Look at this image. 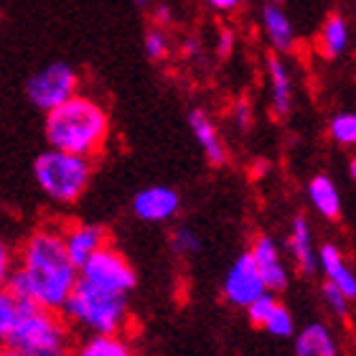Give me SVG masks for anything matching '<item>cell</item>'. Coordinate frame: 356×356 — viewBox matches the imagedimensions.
<instances>
[{"label": "cell", "instance_id": "14", "mask_svg": "<svg viewBox=\"0 0 356 356\" xmlns=\"http://www.w3.org/2000/svg\"><path fill=\"white\" fill-rule=\"evenodd\" d=\"M318 265H321V273L326 275L328 282H334L336 288L341 290L343 296L349 298V300H356V273L346 265L343 260L341 250L331 242L318 247Z\"/></svg>", "mask_w": 356, "mask_h": 356}, {"label": "cell", "instance_id": "25", "mask_svg": "<svg viewBox=\"0 0 356 356\" xmlns=\"http://www.w3.org/2000/svg\"><path fill=\"white\" fill-rule=\"evenodd\" d=\"M143 49H145V56L150 61H163L168 56V36L163 33V29H148L145 31V38H143Z\"/></svg>", "mask_w": 356, "mask_h": 356}, {"label": "cell", "instance_id": "31", "mask_svg": "<svg viewBox=\"0 0 356 356\" xmlns=\"http://www.w3.org/2000/svg\"><path fill=\"white\" fill-rule=\"evenodd\" d=\"M13 254H10V250H8V245H0V280L6 282L8 275L13 273Z\"/></svg>", "mask_w": 356, "mask_h": 356}, {"label": "cell", "instance_id": "30", "mask_svg": "<svg viewBox=\"0 0 356 356\" xmlns=\"http://www.w3.org/2000/svg\"><path fill=\"white\" fill-rule=\"evenodd\" d=\"M153 21H156L158 29H165V26H171V23H173V10H171V6L161 3V6L153 8Z\"/></svg>", "mask_w": 356, "mask_h": 356}, {"label": "cell", "instance_id": "24", "mask_svg": "<svg viewBox=\"0 0 356 356\" xmlns=\"http://www.w3.org/2000/svg\"><path fill=\"white\" fill-rule=\"evenodd\" d=\"M280 303L277 298H275L273 290H267L265 296H260L257 300H254L250 308H247V318H250V323L257 328H265L267 318H270V313L275 311V305Z\"/></svg>", "mask_w": 356, "mask_h": 356}, {"label": "cell", "instance_id": "32", "mask_svg": "<svg viewBox=\"0 0 356 356\" xmlns=\"http://www.w3.org/2000/svg\"><path fill=\"white\" fill-rule=\"evenodd\" d=\"M209 6L216 8V10H224V13H229V10H237L239 3H245V0H207Z\"/></svg>", "mask_w": 356, "mask_h": 356}, {"label": "cell", "instance_id": "16", "mask_svg": "<svg viewBox=\"0 0 356 356\" xmlns=\"http://www.w3.org/2000/svg\"><path fill=\"white\" fill-rule=\"evenodd\" d=\"M262 29H265V36L270 41V46L275 49V54L293 51L296 31H293V23H290V18L277 3H267L262 8Z\"/></svg>", "mask_w": 356, "mask_h": 356}, {"label": "cell", "instance_id": "5", "mask_svg": "<svg viewBox=\"0 0 356 356\" xmlns=\"http://www.w3.org/2000/svg\"><path fill=\"white\" fill-rule=\"evenodd\" d=\"M33 178L38 188L54 204H76L92 181V161L82 156H72L64 150L46 148L33 161Z\"/></svg>", "mask_w": 356, "mask_h": 356}, {"label": "cell", "instance_id": "27", "mask_svg": "<svg viewBox=\"0 0 356 356\" xmlns=\"http://www.w3.org/2000/svg\"><path fill=\"white\" fill-rule=\"evenodd\" d=\"M321 293H323V300H326V305L328 308H331V311L336 313V316H339V318H349V298L343 296L341 290L336 288L334 282H323V288H321Z\"/></svg>", "mask_w": 356, "mask_h": 356}, {"label": "cell", "instance_id": "4", "mask_svg": "<svg viewBox=\"0 0 356 356\" xmlns=\"http://www.w3.org/2000/svg\"><path fill=\"white\" fill-rule=\"evenodd\" d=\"M61 316L92 336H118L127 326L130 305L127 296H118L110 290L95 288L79 277L74 293L61 308Z\"/></svg>", "mask_w": 356, "mask_h": 356}, {"label": "cell", "instance_id": "1", "mask_svg": "<svg viewBox=\"0 0 356 356\" xmlns=\"http://www.w3.org/2000/svg\"><path fill=\"white\" fill-rule=\"evenodd\" d=\"M31 280V300L49 311H61L79 282V267L72 262L64 232L36 229L21 247V262Z\"/></svg>", "mask_w": 356, "mask_h": 356}, {"label": "cell", "instance_id": "6", "mask_svg": "<svg viewBox=\"0 0 356 356\" xmlns=\"http://www.w3.org/2000/svg\"><path fill=\"white\" fill-rule=\"evenodd\" d=\"M79 74L67 61H51L29 76L26 82V97L29 102L41 112H51L69 102L79 92Z\"/></svg>", "mask_w": 356, "mask_h": 356}, {"label": "cell", "instance_id": "38", "mask_svg": "<svg viewBox=\"0 0 356 356\" xmlns=\"http://www.w3.org/2000/svg\"><path fill=\"white\" fill-rule=\"evenodd\" d=\"M245 3H250V0H245Z\"/></svg>", "mask_w": 356, "mask_h": 356}, {"label": "cell", "instance_id": "29", "mask_svg": "<svg viewBox=\"0 0 356 356\" xmlns=\"http://www.w3.org/2000/svg\"><path fill=\"white\" fill-rule=\"evenodd\" d=\"M234 31H229V29H222L219 31V41H216V56L219 59H229L232 56V51H234Z\"/></svg>", "mask_w": 356, "mask_h": 356}, {"label": "cell", "instance_id": "8", "mask_svg": "<svg viewBox=\"0 0 356 356\" xmlns=\"http://www.w3.org/2000/svg\"><path fill=\"white\" fill-rule=\"evenodd\" d=\"M222 293L227 303H232L234 308H245V311L257 300V298L267 293V285H265V280H262L260 267H257V262H254L250 250L242 252L237 260L232 262V267L227 270V275H224Z\"/></svg>", "mask_w": 356, "mask_h": 356}, {"label": "cell", "instance_id": "11", "mask_svg": "<svg viewBox=\"0 0 356 356\" xmlns=\"http://www.w3.org/2000/svg\"><path fill=\"white\" fill-rule=\"evenodd\" d=\"M64 239L72 262L82 270L102 247H107V229L99 224H74L64 232Z\"/></svg>", "mask_w": 356, "mask_h": 356}, {"label": "cell", "instance_id": "34", "mask_svg": "<svg viewBox=\"0 0 356 356\" xmlns=\"http://www.w3.org/2000/svg\"><path fill=\"white\" fill-rule=\"evenodd\" d=\"M0 356H31V354H23V351H15V349H8V346H3V354Z\"/></svg>", "mask_w": 356, "mask_h": 356}, {"label": "cell", "instance_id": "7", "mask_svg": "<svg viewBox=\"0 0 356 356\" xmlns=\"http://www.w3.org/2000/svg\"><path fill=\"white\" fill-rule=\"evenodd\" d=\"M79 277L87 280L89 285H95V288L110 290V293H118V296H130L135 285H138V275H135L130 260L110 245L102 247L79 270Z\"/></svg>", "mask_w": 356, "mask_h": 356}, {"label": "cell", "instance_id": "13", "mask_svg": "<svg viewBox=\"0 0 356 356\" xmlns=\"http://www.w3.org/2000/svg\"><path fill=\"white\" fill-rule=\"evenodd\" d=\"M188 127H191L193 138L199 143V148L204 150L209 165L219 168V165L227 163V148H224L222 138H219V130H216V125L211 122L207 110H201V107L188 110Z\"/></svg>", "mask_w": 356, "mask_h": 356}, {"label": "cell", "instance_id": "23", "mask_svg": "<svg viewBox=\"0 0 356 356\" xmlns=\"http://www.w3.org/2000/svg\"><path fill=\"white\" fill-rule=\"evenodd\" d=\"M265 331L270 336H277V339H290V336L296 334V321H293V313H290L282 303H277L275 305V311L270 313V318H267Z\"/></svg>", "mask_w": 356, "mask_h": 356}, {"label": "cell", "instance_id": "9", "mask_svg": "<svg viewBox=\"0 0 356 356\" xmlns=\"http://www.w3.org/2000/svg\"><path fill=\"white\" fill-rule=\"evenodd\" d=\"M178 211H181V193L171 186H148V188L135 193L133 199V214L140 222H171Z\"/></svg>", "mask_w": 356, "mask_h": 356}, {"label": "cell", "instance_id": "37", "mask_svg": "<svg viewBox=\"0 0 356 356\" xmlns=\"http://www.w3.org/2000/svg\"><path fill=\"white\" fill-rule=\"evenodd\" d=\"M267 3H277V0H267Z\"/></svg>", "mask_w": 356, "mask_h": 356}, {"label": "cell", "instance_id": "2", "mask_svg": "<svg viewBox=\"0 0 356 356\" xmlns=\"http://www.w3.org/2000/svg\"><path fill=\"white\" fill-rule=\"evenodd\" d=\"M44 135L49 148L92 161L110 140V115L97 99L76 95L56 110L46 112Z\"/></svg>", "mask_w": 356, "mask_h": 356}, {"label": "cell", "instance_id": "35", "mask_svg": "<svg viewBox=\"0 0 356 356\" xmlns=\"http://www.w3.org/2000/svg\"><path fill=\"white\" fill-rule=\"evenodd\" d=\"M349 173H351V178L356 181V156L351 158V165H349Z\"/></svg>", "mask_w": 356, "mask_h": 356}, {"label": "cell", "instance_id": "36", "mask_svg": "<svg viewBox=\"0 0 356 356\" xmlns=\"http://www.w3.org/2000/svg\"><path fill=\"white\" fill-rule=\"evenodd\" d=\"M133 3H135L138 8H145V6H148V0H133Z\"/></svg>", "mask_w": 356, "mask_h": 356}, {"label": "cell", "instance_id": "12", "mask_svg": "<svg viewBox=\"0 0 356 356\" xmlns=\"http://www.w3.org/2000/svg\"><path fill=\"white\" fill-rule=\"evenodd\" d=\"M288 247H290V254H293V260H296L298 270L308 277L318 273L321 265H318V250H316V242H313V229L308 219L303 214L293 216V222H290V234H288Z\"/></svg>", "mask_w": 356, "mask_h": 356}, {"label": "cell", "instance_id": "10", "mask_svg": "<svg viewBox=\"0 0 356 356\" xmlns=\"http://www.w3.org/2000/svg\"><path fill=\"white\" fill-rule=\"evenodd\" d=\"M250 252H252L254 262L260 267V275H262V280H265L267 290L282 293V290L288 288V280H290L288 270H285V262H282L280 247H277V242H275L273 237L260 234V237L252 242Z\"/></svg>", "mask_w": 356, "mask_h": 356}, {"label": "cell", "instance_id": "19", "mask_svg": "<svg viewBox=\"0 0 356 356\" xmlns=\"http://www.w3.org/2000/svg\"><path fill=\"white\" fill-rule=\"evenodd\" d=\"M349 46V23L343 21V15L331 13L321 29L318 36V49L323 54V59H339Z\"/></svg>", "mask_w": 356, "mask_h": 356}, {"label": "cell", "instance_id": "17", "mask_svg": "<svg viewBox=\"0 0 356 356\" xmlns=\"http://www.w3.org/2000/svg\"><path fill=\"white\" fill-rule=\"evenodd\" d=\"M308 201H311V207L318 211L323 219H331L336 222L339 216H341V193L336 188L334 178L326 176V173H318V176H313L308 181Z\"/></svg>", "mask_w": 356, "mask_h": 356}, {"label": "cell", "instance_id": "33", "mask_svg": "<svg viewBox=\"0 0 356 356\" xmlns=\"http://www.w3.org/2000/svg\"><path fill=\"white\" fill-rule=\"evenodd\" d=\"M184 54L188 56V59H196V56L201 54V44L196 41V38H188V41L184 44Z\"/></svg>", "mask_w": 356, "mask_h": 356}, {"label": "cell", "instance_id": "18", "mask_svg": "<svg viewBox=\"0 0 356 356\" xmlns=\"http://www.w3.org/2000/svg\"><path fill=\"white\" fill-rule=\"evenodd\" d=\"M296 356H339L334 334L323 323H311L296 336Z\"/></svg>", "mask_w": 356, "mask_h": 356}, {"label": "cell", "instance_id": "26", "mask_svg": "<svg viewBox=\"0 0 356 356\" xmlns=\"http://www.w3.org/2000/svg\"><path fill=\"white\" fill-rule=\"evenodd\" d=\"M15 321H18V298L3 290L0 293V339H6L13 331Z\"/></svg>", "mask_w": 356, "mask_h": 356}, {"label": "cell", "instance_id": "21", "mask_svg": "<svg viewBox=\"0 0 356 356\" xmlns=\"http://www.w3.org/2000/svg\"><path fill=\"white\" fill-rule=\"evenodd\" d=\"M328 138L343 148L356 145V112H336L328 122Z\"/></svg>", "mask_w": 356, "mask_h": 356}, {"label": "cell", "instance_id": "15", "mask_svg": "<svg viewBox=\"0 0 356 356\" xmlns=\"http://www.w3.org/2000/svg\"><path fill=\"white\" fill-rule=\"evenodd\" d=\"M267 79H270V99H273V115L277 120H285L293 110V79L280 59V54L267 56Z\"/></svg>", "mask_w": 356, "mask_h": 356}, {"label": "cell", "instance_id": "3", "mask_svg": "<svg viewBox=\"0 0 356 356\" xmlns=\"http://www.w3.org/2000/svg\"><path fill=\"white\" fill-rule=\"evenodd\" d=\"M33 300H18V321L3 346L31 356H69V321Z\"/></svg>", "mask_w": 356, "mask_h": 356}, {"label": "cell", "instance_id": "22", "mask_svg": "<svg viewBox=\"0 0 356 356\" xmlns=\"http://www.w3.org/2000/svg\"><path fill=\"white\" fill-rule=\"evenodd\" d=\"M168 245H171L173 254H178V257H193V254H199V250H201V237L196 234V229L181 224V227H176V229L171 232Z\"/></svg>", "mask_w": 356, "mask_h": 356}, {"label": "cell", "instance_id": "28", "mask_svg": "<svg viewBox=\"0 0 356 356\" xmlns=\"http://www.w3.org/2000/svg\"><path fill=\"white\" fill-rule=\"evenodd\" d=\"M232 118H234L239 130H247V127L252 125V104L247 102V99H237L234 107H232Z\"/></svg>", "mask_w": 356, "mask_h": 356}, {"label": "cell", "instance_id": "20", "mask_svg": "<svg viewBox=\"0 0 356 356\" xmlns=\"http://www.w3.org/2000/svg\"><path fill=\"white\" fill-rule=\"evenodd\" d=\"M74 356H133V346L122 336H89L76 346Z\"/></svg>", "mask_w": 356, "mask_h": 356}]
</instances>
